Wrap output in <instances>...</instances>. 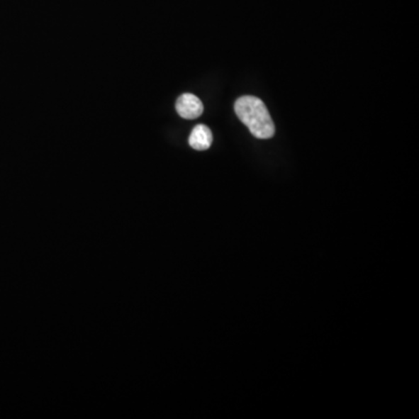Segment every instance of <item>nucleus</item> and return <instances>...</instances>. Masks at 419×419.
Listing matches in <instances>:
<instances>
[{"instance_id": "obj_3", "label": "nucleus", "mask_w": 419, "mask_h": 419, "mask_svg": "<svg viewBox=\"0 0 419 419\" xmlns=\"http://www.w3.org/2000/svg\"><path fill=\"white\" fill-rule=\"evenodd\" d=\"M189 145L196 150H208L212 145V133L210 128L205 125H197L190 134Z\"/></svg>"}, {"instance_id": "obj_2", "label": "nucleus", "mask_w": 419, "mask_h": 419, "mask_svg": "<svg viewBox=\"0 0 419 419\" xmlns=\"http://www.w3.org/2000/svg\"><path fill=\"white\" fill-rule=\"evenodd\" d=\"M176 111L184 119H196L202 116L204 106L195 94H184L176 101Z\"/></svg>"}, {"instance_id": "obj_1", "label": "nucleus", "mask_w": 419, "mask_h": 419, "mask_svg": "<svg viewBox=\"0 0 419 419\" xmlns=\"http://www.w3.org/2000/svg\"><path fill=\"white\" fill-rule=\"evenodd\" d=\"M238 118L250 128L257 139H270L275 133V126L264 101L253 96H242L234 104Z\"/></svg>"}]
</instances>
